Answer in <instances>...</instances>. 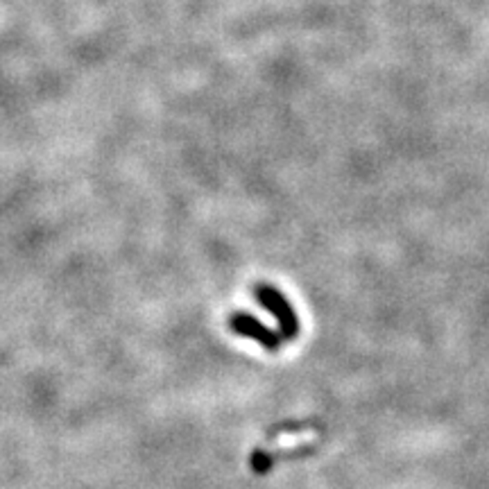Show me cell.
Wrapping results in <instances>:
<instances>
[{
    "mask_svg": "<svg viewBox=\"0 0 489 489\" xmlns=\"http://www.w3.org/2000/svg\"><path fill=\"white\" fill-rule=\"evenodd\" d=\"M254 295L261 301V306L270 313V315L276 317L279 326H281V335L286 340H295L299 335V317H297L295 308L290 306V301L279 293L274 286H267V283L256 286Z\"/></svg>",
    "mask_w": 489,
    "mask_h": 489,
    "instance_id": "6da1fadb",
    "label": "cell"
},
{
    "mask_svg": "<svg viewBox=\"0 0 489 489\" xmlns=\"http://www.w3.org/2000/svg\"><path fill=\"white\" fill-rule=\"evenodd\" d=\"M229 329L242 337H249V340L259 342L267 352H279L281 349V335L274 333L272 329H267L261 320H256L249 313H236V315H231Z\"/></svg>",
    "mask_w": 489,
    "mask_h": 489,
    "instance_id": "7a4b0ae2",
    "label": "cell"
}]
</instances>
